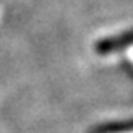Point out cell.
<instances>
[{
    "instance_id": "obj_1",
    "label": "cell",
    "mask_w": 133,
    "mask_h": 133,
    "mask_svg": "<svg viewBox=\"0 0 133 133\" xmlns=\"http://www.w3.org/2000/svg\"><path fill=\"white\" fill-rule=\"evenodd\" d=\"M128 45H130V32H125V33H122V35L100 40L98 45H97V50L100 53H110V52L120 50L123 47H128Z\"/></svg>"
}]
</instances>
